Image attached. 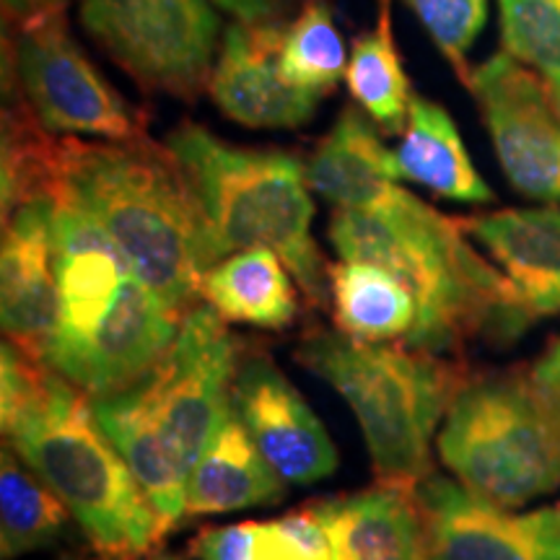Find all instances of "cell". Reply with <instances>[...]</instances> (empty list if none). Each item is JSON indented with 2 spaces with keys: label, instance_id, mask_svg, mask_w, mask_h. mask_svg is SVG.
I'll return each instance as SVG.
<instances>
[{
  "label": "cell",
  "instance_id": "603a6c76",
  "mask_svg": "<svg viewBox=\"0 0 560 560\" xmlns=\"http://www.w3.org/2000/svg\"><path fill=\"white\" fill-rule=\"evenodd\" d=\"M395 159L400 177L423 185L439 198L457 202L493 200V190L475 170L452 117L429 100H412Z\"/></svg>",
  "mask_w": 560,
  "mask_h": 560
},
{
  "label": "cell",
  "instance_id": "f1b7e54d",
  "mask_svg": "<svg viewBox=\"0 0 560 560\" xmlns=\"http://www.w3.org/2000/svg\"><path fill=\"white\" fill-rule=\"evenodd\" d=\"M405 3L467 86L472 75L467 55L488 21V0H405Z\"/></svg>",
  "mask_w": 560,
  "mask_h": 560
},
{
  "label": "cell",
  "instance_id": "83f0119b",
  "mask_svg": "<svg viewBox=\"0 0 560 560\" xmlns=\"http://www.w3.org/2000/svg\"><path fill=\"white\" fill-rule=\"evenodd\" d=\"M503 52L535 68L560 104V0H499Z\"/></svg>",
  "mask_w": 560,
  "mask_h": 560
},
{
  "label": "cell",
  "instance_id": "8992f818",
  "mask_svg": "<svg viewBox=\"0 0 560 560\" xmlns=\"http://www.w3.org/2000/svg\"><path fill=\"white\" fill-rule=\"evenodd\" d=\"M439 457L467 493L501 509L560 488V429L529 376L465 382L439 431Z\"/></svg>",
  "mask_w": 560,
  "mask_h": 560
},
{
  "label": "cell",
  "instance_id": "ffe728a7",
  "mask_svg": "<svg viewBox=\"0 0 560 560\" xmlns=\"http://www.w3.org/2000/svg\"><path fill=\"white\" fill-rule=\"evenodd\" d=\"M285 480L262 457L247 429L229 410L187 478L185 516L231 514L283 501Z\"/></svg>",
  "mask_w": 560,
  "mask_h": 560
},
{
  "label": "cell",
  "instance_id": "52a82bcc",
  "mask_svg": "<svg viewBox=\"0 0 560 560\" xmlns=\"http://www.w3.org/2000/svg\"><path fill=\"white\" fill-rule=\"evenodd\" d=\"M236 359L226 319L208 304L192 306L156 366L128 387L187 478L229 416Z\"/></svg>",
  "mask_w": 560,
  "mask_h": 560
},
{
  "label": "cell",
  "instance_id": "1f68e13d",
  "mask_svg": "<svg viewBox=\"0 0 560 560\" xmlns=\"http://www.w3.org/2000/svg\"><path fill=\"white\" fill-rule=\"evenodd\" d=\"M529 380L560 429V340L552 342L548 353L535 363Z\"/></svg>",
  "mask_w": 560,
  "mask_h": 560
},
{
  "label": "cell",
  "instance_id": "9a60e30c",
  "mask_svg": "<svg viewBox=\"0 0 560 560\" xmlns=\"http://www.w3.org/2000/svg\"><path fill=\"white\" fill-rule=\"evenodd\" d=\"M55 206L30 200L3 215V332L34 361L45 363L60 319L58 270H55Z\"/></svg>",
  "mask_w": 560,
  "mask_h": 560
},
{
  "label": "cell",
  "instance_id": "836d02e7",
  "mask_svg": "<svg viewBox=\"0 0 560 560\" xmlns=\"http://www.w3.org/2000/svg\"><path fill=\"white\" fill-rule=\"evenodd\" d=\"M66 3L68 0H3V13L5 21H11L13 26H21L32 19L62 11Z\"/></svg>",
  "mask_w": 560,
  "mask_h": 560
},
{
  "label": "cell",
  "instance_id": "4dcf8cb0",
  "mask_svg": "<svg viewBox=\"0 0 560 560\" xmlns=\"http://www.w3.org/2000/svg\"><path fill=\"white\" fill-rule=\"evenodd\" d=\"M257 522L206 527L192 537L190 550L200 560H252Z\"/></svg>",
  "mask_w": 560,
  "mask_h": 560
},
{
  "label": "cell",
  "instance_id": "e575fe53",
  "mask_svg": "<svg viewBox=\"0 0 560 560\" xmlns=\"http://www.w3.org/2000/svg\"><path fill=\"white\" fill-rule=\"evenodd\" d=\"M149 560H182V558L174 556V552H153Z\"/></svg>",
  "mask_w": 560,
  "mask_h": 560
},
{
  "label": "cell",
  "instance_id": "e0dca14e",
  "mask_svg": "<svg viewBox=\"0 0 560 560\" xmlns=\"http://www.w3.org/2000/svg\"><path fill=\"white\" fill-rule=\"evenodd\" d=\"M416 488L380 482L312 503L335 560H429V524Z\"/></svg>",
  "mask_w": 560,
  "mask_h": 560
},
{
  "label": "cell",
  "instance_id": "ac0fdd59",
  "mask_svg": "<svg viewBox=\"0 0 560 560\" xmlns=\"http://www.w3.org/2000/svg\"><path fill=\"white\" fill-rule=\"evenodd\" d=\"M532 319L560 314V210L516 208L462 221Z\"/></svg>",
  "mask_w": 560,
  "mask_h": 560
},
{
  "label": "cell",
  "instance_id": "5bb4252c",
  "mask_svg": "<svg viewBox=\"0 0 560 560\" xmlns=\"http://www.w3.org/2000/svg\"><path fill=\"white\" fill-rule=\"evenodd\" d=\"M283 37L280 21L226 30L208 89L229 120L257 130H291L312 120L319 96L285 79Z\"/></svg>",
  "mask_w": 560,
  "mask_h": 560
},
{
  "label": "cell",
  "instance_id": "277c9868",
  "mask_svg": "<svg viewBox=\"0 0 560 560\" xmlns=\"http://www.w3.org/2000/svg\"><path fill=\"white\" fill-rule=\"evenodd\" d=\"M190 179L221 257L272 249L314 306L330 301V268L312 236L314 202L306 166L291 153L240 149L200 125L166 138Z\"/></svg>",
  "mask_w": 560,
  "mask_h": 560
},
{
  "label": "cell",
  "instance_id": "d6986e66",
  "mask_svg": "<svg viewBox=\"0 0 560 560\" xmlns=\"http://www.w3.org/2000/svg\"><path fill=\"white\" fill-rule=\"evenodd\" d=\"M395 153L380 130L353 107L340 112L335 128L319 140L306 164V182L338 208H376L397 190Z\"/></svg>",
  "mask_w": 560,
  "mask_h": 560
},
{
  "label": "cell",
  "instance_id": "d6a6232c",
  "mask_svg": "<svg viewBox=\"0 0 560 560\" xmlns=\"http://www.w3.org/2000/svg\"><path fill=\"white\" fill-rule=\"evenodd\" d=\"M213 3L240 19V24H272L283 19L293 0H213Z\"/></svg>",
  "mask_w": 560,
  "mask_h": 560
},
{
  "label": "cell",
  "instance_id": "30bf717a",
  "mask_svg": "<svg viewBox=\"0 0 560 560\" xmlns=\"http://www.w3.org/2000/svg\"><path fill=\"white\" fill-rule=\"evenodd\" d=\"M467 89L511 185L527 198L560 202V104L548 83L499 52L472 70Z\"/></svg>",
  "mask_w": 560,
  "mask_h": 560
},
{
  "label": "cell",
  "instance_id": "7c38bea8",
  "mask_svg": "<svg viewBox=\"0 0 560 560\" xmlns=\"http://www.w3.org/2000/svg\"><path fill=\"white\" fill-rule=\"evenodd\" d=\"M416 490L429 524V560H560V501L501 509L436 475Z\"/></svg>",
  "mask_w": 560,
  "mask_h": 560
},
{
  "label": "cell",
  "instance_id": "7402d4cb",
  "mask_svg": "<svg viewBox=\"0 0 560 560\" xmlns=\"http://www.w3.org/2000/svg\"><path fill=\"white\" fill-rule=\"evenodd\" d=\"M289 272L272 249H244L202 276L200 296L226 322L283 330L299 314Z\"/></svg>",
  "mask_w": 560,
  "mask_h": 560
},
{
  "label": "cell",
  "instance_id": "4316f807",
  "mask_svg": "<svg viewBox=\"0 0 560 560\" xmlns=\"http://www.w3.org/2000/svg\"><path fill=\"white\" fill-rule=\"evenodd\" d=\"M280 66L293 86L314 96L338 86L348 70V55L327 0H304L296 21L285 26Z\"/></svg>",
  "mask_w": 560,
  "mask_h": 560
},
{
  "label": "cell",
  "instance_id": "cb8c5ba5",
  "mask_svg": "<svg viewBox=\"0 0 560 560\" xmlns=\"http://www.w3.org/2000/svg\"><path fill=\"white\" fill-rule=\"evenodd\" d=\"M330 301L338 330L363 342H405L418 319L410 291L371 262L332 265Z\"/></svg>",
  "mask_w": 560,
  "mask_h": 560
},
{
  "label": "cell",
  "instance_id": "9c48e42d",
  "mask_svg": "<svg viewBox=\"0 0 560 560\" xmlns=\"http://www.w3.org/2000/svg\"><path fill=\"white\" fill-rule=\"evenodd\" d=\"M11 60L13 91L52 136H96L104 140L145 138V117L94 68L70 37L66 11L16 26Z\"/></svg>",
  "mask_w": 560,
  "mask_h": 560
},
{
  "label": "cell",
  "instance_id": "8fae6325",
  "mask_svg": "<svg viewBox=\"0 0 560 560\" xmlns=\"http://www.w3.org/2000/svg\"><path fill=\"white\" fill-rule=\"evenodd\" d=\"M182 317L132 272L100 330L81 342L52 346L45 363L89 397L122 392L156 366L177 338Z\"/></svg>",
  "mask_w": 560,
  "mask_h": 560
},
{
  "label": "cell",
  "instance_id": "f546056e",
  "mask_svg": "<svg viewBox=\"0 0 560 560\" xmlns=\"http://www.w3.org/2000/svg\"><path fill=\"white\" fill-rule=\"evenodd\" d=\"M252 560H335V550L310 503L280 520L257 522Z\"/></svg>",
  "mask_w": 560,
  "mask_h": 560
},
{
  "label": "cell",
  "instance_id": "484cf974",
  "mask_svg": "<svg viewBox=\"0 0 560 560\" xmlns=\"http://www.w3.org/2000/svg\"><path fill=\"white\" fill-rule=\"evenodd\" d=\"M70 511L52 488L5 446L0 459V552L5 560L58 542Z\"/></svg>",
  "mask_w": 560,
  "mask_h": 560
},
{
  "label": "cell",
  "instance_id": "4fadbf2b",
  "mask_svg": "<svg viewBox=\"0 0 560 560\" xmlns=\"http://www.w3.org/2000/svg\"><path fill=\"white\" fill-rule=\"evenodd\" d=\"M231 410L272 470L291 486H314L338 470L330 433L268 359H249L236 371Z\"/></svg>",
  "mask_w": 560,
  "mask_h": 560
},
{
  "label": "cell",
  "instance_id": "44dd1931",
  "mask_svg": "<svg viewBox=\"0 0 560 560\" xmlns=\"http://www.w3.org/2000/svg\"><path fill=\"white\" fill-rule=\"evenodd\" d=\"M94 418L112 441L125 465L130 467L132 478L149 495L153 509L159 511L166 532L174 529L185 516L187 503V475L166 450L164 439L153 429L151 420L140 410L130 389L112 392V395L91 397Z\"/></svg>",
  "mask_w": 560,
  "mask_h": 560
},
{
  "label": "cell",
  "instance_id": "3957f363",
  "mask_svg": "<svg viewBox=\"0 0 560 560\" xmlns=\"http://www.w3.org/2000/svg\"><path fill=\"white\" fill-rule=\"evenodd\" d=\"M330 242L342 260L380 265L410 291L418 319L402 346L412 350L439 355L472 338L511 340L532 322L506 276L467 242L465 223L402 187L376 208H340Z\"/></svg>",
  "mask_w": 560,
  "mask_h": 560
},
{
  "label": "cell",
  "instance_id": "2e32d148",
  "mask_svg": "<svg viewBox=\"0 0 560 560\" xmlns=\"http://www.w3.org/2000/svg\"><path fill=\"white\" fill-rule=\"evenodd\" d=\"M52 236L60 319L50 348L81 342L100 330L132 276L128 257L86 210L58 202Z\"/></svg>",
  "mask_w": 560,
  "mask_h": 560
},
{
  "label": "cell",
  "instance_id": "7a4b0ae2",
  "mask_svg": "<svg viewBox=\"0 0 560 560\" xmlns=\"http://www.w3.org/2000/svg\"><path fill=\"white\" fill-rule=\"evenodd\" d=\"M50 202L86 210L122 249L132 272L182 314L200 296L202 276L221 262L185 170L166 145L145 138H60Z\"/></svg>",
  "mask_w": 560,
  "mask_h": 560
},
{
  "label": "cell",
  "instance_id": "6da1fadb",
  "mask_svg": "<svg viewBox=\"0 0 560 560\" xmlns=\"http://www.w3.org/2000/svg\"><path fill=\"white\" fill-rule=\"evenodd\" d=\"M0 423L11 450L66 503L102 560H149L166 532L104 436L86 392L3 342Z\"/></svg>",
  "mask_w": 560,
  "mask_h": 560
},
{
  "label": "cell",
  "instance_id": "d4e9b609",
  "mask_svg": "<svg viewBox=\"0 0 560 560\" xmlns=\"http://www.w3.org/2000/svg\"><path fill=\"white\" fill-rule=\"evenodd\" d=\"M380 3L382 13L374 30L353 42L346 81L350 96L366 109L371 122L395 136L408 122L410 104L416 96H412L408 73H405L395 34H392L389 0H380Z\"/></svg>",
  "mask_w": 560,
  "mask_h": 560
},
{
  "label": "cell",
  "instance_id": "ba28073f",
  "mask_svg": "<svg viewBox=\"0 0 560 560\" xmlns=\"http://www.w3.org/2000/svg\"><path fill=\"white\" fill-rule=\"evenodd\" d=\"M81 21L143 89L192 102L210 83L221 30L210 0H83Z\"/></svg>",
  "mask_w": 560,
  "mask_h": 560
},
{
  "label": "cell",
  "instance_id": "5b68a950",
  "mask_svg": "<svg viewBox=\"0 0 560 560\" xmlns=\"http://www.w3.org/2000/svg\"><path fill=\"white\" fill-rule=\"evenodd\" d=\"M296 361L353 410L382 482L416 488L429 478L433 433L465 387V371L423 350L325 330L301 340Z\"/></svg>",
  "mask_w": 560,
  "mask_h": 560
}]
</instances>
